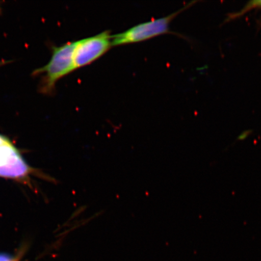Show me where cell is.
<instances>
[{
  "label": "cell",
  "mask_w": 261,
  "mask_h": 261,
  "mask_svg": "<svg viewBox=\"0 0 261 261\" xmlns=\"http://www.w3.org/2000/svg\"><path fill=\"white\" fill-rule=\"evenodd\" d=\"M195 3L197 2H192L185 7L164 17L152 19L151 21L134 26L128 30L120 34L112 35L113 46L136 43L171 33L169 27L173 19Z\"/></svg>",
  "instance_id": "2"
},
{
  "label": "cell",
  "mask_w": 261,
  "mask_h": 261,
  "mask_svg": "<svg viewBox=\"0 0 261 261\" xmlns=\"http://www.w3.org/2000/svg\"><path fill=\"white\" fill-rule=\"evenodd\" d=\"M77 42V41L69 42L61 46L54 47L48 63L35 71V74H44L41 87L42 92H52L55 84L61 78L74 70V54Z\"/></svg>",
  "instance_id": "1"
},
{
  "label": "cell",
  "mask_w": 261,
  "mask_h": 261,
  "mask_svg": "<svg viewBox=\"0 0 261 261\" xmlns=\"http://www.w3.org/2000/svg\"><path fill=\"white\" fill-rule=\"evenodd\" d=\"M0 261H15V259L9 254L0 253Z\"/></svg>",
  "instance_id": "7"
},
{
  "label": "cell",
  "mask_w": 261,
  "mask_h": 261,
  "mask_svg": "<svg viewBox=\"0 0 261 261\" xmlns=\"http://www.w3.org/2000/svg\"><path fill=\"white\" fill-rule=\"evenodd\" d=\"M33 169L7 137L0 135V177L24 180Z\"/></svg>",
  "instance_id": "3"
},
{
  "label": "cell",
  "mask_w": 261,
  "mask_h": 261,
  "mask_svg": "<svg viewBox=\"0 0 261 261\" xmlns=\"http://www.w3.org/2000/svg\"><path fill=\"white\" fill-rule=\"evenodd\" d=\"M0 11H1V8H0Z\"/></svg>",
  "instance_id": "8"
},
{
  "label": "cell",
  "mask_w": 261,
  "mask_h": 261,
  "mask_svg": "<svg viewBox=\"0 0 261 261\" xmlns=\"http://www.w3.org/2000/svg\"><path fill=\"white\" fill-rule=\"evenodd\" d=\"M253 8H261V0H257V1H250L248 2L247 4L244 6L243 9H241L240 12L236 13H231L227 15V18L225 19L223 24L229 22L233 19L240 18L241 16L244 15L246 13L250 11L251 9Z\"/></svg>",
  "instance_id": "5"
},
{
  "label": "cell",
  "mask_w": 261,
  "mask_h": 261,
  "mask_svg": "<svg viewBox=\"0 0 261 261\" xmlns=\"http://www.w3.org/2000/svg\"><path fill=\"white\" fill-rule=\"evenodd\" d=\"M112 47V35L109 31L77 41L74 54V70L93 63Z\"/></svg>",
  "instance_id": "4"
},
{
  "label": "cell",
  "mask_w": 261,
  "mask_h": 261,
  "mask_svg": "<svg viewBox=\"0 0 261 261\" xmlns=\"http://www.w3.org/2000/svg\"><path fill=\"white\" fill-rule=\"evenodd\" d=\"M252 130H244L241 135L238 137L237 140H240V141H242V140H244L246 139L248 137H249L251 134H252Z\"/></svg>",
  "instance_id": "6"
}]
</instances>
